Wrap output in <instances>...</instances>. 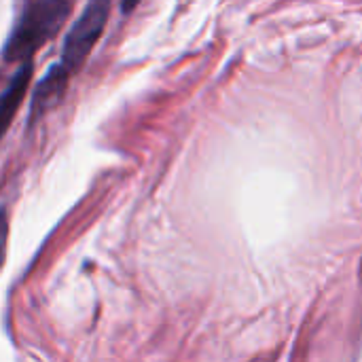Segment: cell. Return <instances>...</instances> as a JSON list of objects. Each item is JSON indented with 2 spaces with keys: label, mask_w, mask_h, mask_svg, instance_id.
I'll return each instance as SVG.
<instances>
[{
  "label": "cell",
  "mask_w": 362,
  "mask_h": 362,
  "mask_svg": "<svg viewBox=\"0 0 362 362\" xmlns=\"http://www.w3.org/2000/svg\"><path fill=\"white\" fill-rule=\"evenodd\" d=\"M70 13L68 0H36L28 6L4 47L6 62L30 59L64 25Z\"/></svg>",
  "instance_id": "1"
},
{
  "label": "cell",
  "mask_w": 362,
  "mask_h": 362,
  "mask_svg": "<svg viewBox=\"0 0 362 362\" xmlns=\"http://www.w3.org/2000/svg\"><path fill=\"white\" fill-rule=\"evenodd\" d=\"M112 0H89L83 15L76 19L72 30L66 36L64 51H62V64L74 72L83 66L91 49L95 47L100 34L104 32V25L110 15Z\"/></svg>",
  "instance_id": "2"
},
{
  "label": "cell",
  "mask_w": 362,
  "mask_h": 362,
  "mask_svg": "<svg viewBox=\"0 0 362 362\" xmlns=\"http://www.w3.org/2000/svg\"><path fill=\"white\" fill-rule=\"evenodd\" d=\"M32 62L25 59L23 66L17 70V74L13 76L11 85L6 87V91L0 95V138L4 136V132L8 129V125L13 123V117L19 108V104L23 102L25 98V89L30 85V78H32Z\"/></svg>",
  "instance_id": "4"
},
{
  "label": "cell",
  "mask_w": 362,
  "mask_h": 362,
  "mask_svg": "<svg viewBox=\"0 0 362 362\" xmlns=\"http://www.w3.org/2000/svg\"><path fill=\"white\" fill-rule=\"evenodd\" d=\"M70 70L64 64H55L49 68L47 76L36 85L34 100H32V112H30V123H36L47 110H51L66 93L68 81H70Z\"/></svg>",
  "instance_id": "3"
},
{
  "label": "cell",
  "mask_w": 362,
  "mask_h": 362,
  "mask_svg": "<svg viewBox=\"0 0 362 362\" xmlns=\"http://www.w3.org/2000/svg\"><path fill=\"white\" fill-rule=\"evenodd\" d=\"M6 233H8V223H6V214H4V210H0V257H2V250H4Z\"/></svg>",
  "instance_id": "5"
},
{
  "label": "cell",
  "mask_w": 362,
  "mask_h": 362,
  "mask_svg": "<svg viewBox=\"0 0 362 362\" xmlns=\"http://www.w3.org/2000/svg\"><path fill=\"white\" fill-rule=\"evenodd\" d=\"M138 4H140V0H121L123 13H129V11H134V8H136Z\"/></svg>",
  "instance_id": "6"
}]
</instances>
